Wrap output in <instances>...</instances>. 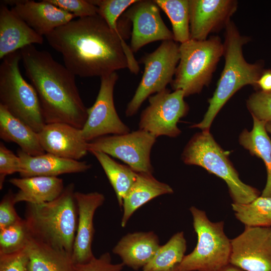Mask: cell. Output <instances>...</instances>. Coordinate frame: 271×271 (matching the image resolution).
<instances>
[{"label": "cell", "instance_id": "cell-1", "mask_svg": "<svg viewBox=\"0 0 271 271\" xmlns=\"http://www.w3.org/2000/svg\"><path fill=\"white\" fill-rule=\"evenodd\" d=\"M45 37L75 76L101 77L135 60L124 39L99 15L73 20Z\"/></svg>", "mask_w": 271, "mask_h": 271}, {"label": "cell", "instance_id": "cell-2", "mask_svg": "<svg viewBox=\"0 0 271 271\" xmlns=\"http://www.w3.org/2000/svg\"><path fill=\"white\" fill-rule=\"evenodd\" d=\"M26 76L36 90L46 124L64 123L82 129L88 117L75 75L50 53L34 45L20 50Z\"/></svg>", "mask_w": 271, "mask_h": 271}, {"label": "cell", "instance_id": "cell-3", "mask_svg": "<svg viewBox=\"0 0 271 271\" xmlns=\"http://www.w3.org/2000/svg\"><path fill=\"white\" fill-rule=\"evenodd\" d=\"M74 189L70 183L51 202L27 203L25 218L31 238L71 255L77 225Z\"/></svg>", "mask_w": 271, "mask_h": 271}, {"label": "cell", "instance_id": "cell-4", "mask_svg": "<svg viewBox=\"0 0 271 271\" xmlns=\"http://www.w3.org/2000/svg\"><path fill=\"white\" fill-rule=\"evenodd\" d=\"M246 38L240 35L233 23L226 25L223 44L225 65L214 94L203 120L192 127L209 131L214 117L227 101L240 88L246 85L257 87V81L263 71L260 63L250 64L244 59L242 46Z\"/></svg>", "mask_w": 271, "mask_h": 271}, {"label": "cell", "instance_id": "cell-5", "mask_svg": "<svg viewBox=\"0 0 271 271\" xmlns=\"http://www.w3.org/2000/svg\"><path fill=\"white\" fill-rule=\"evenodd\" d=\"M224 151L209 131L195 134L185 147L182 158L185 164L200 166L223 179L226 183L233 203H248L259 196V192L239 179L238 174Z\"/></svg>", "mask_w": 271, "mask_h": 271}, {"label": "cell", "instance_id": "cell-6", "mask_svg": "<svg viewBox=\"0 0 271 271\" xmlns=\"http://www.w3.org/2000/svg\"><path fill=\"white\" fill-rule=\"evenodd\" d=\"M189 210L197 243L175 271H215L228 264L231 244L224 232V222L211 221L204 211L195 206Z\"/></svg>", "mask_w": 271, "mask_h": 271}, {"label": "cell", "instance_id": "cell-7", "mask_svg": "<svg viewBox=\"0 0 271 271\" xmlns=\"http://www.w3.org/2000/svg\"><path fill=\"white\" fill-rule=\"evenodd\" d=\"M20 50L5 57L0 65V104L37 133L46 125L37 92L22 76Z\"/></svg>", "mask_w": 271, "mask_h": 271}, {"label": "cell", "instance_id": "cell-8", "mask_svg": "<svg viewBox=\"0 0 271 271\" xmlns=\"http://www.w3.org/2000/svg\"><path fill=\"white\" fill-rule=\"evenodd\" d=\"M179 52L172 88L182 90L185 97L198 93L209 83L223 55V44L217 36L203 41L190 39L179 45Z\"/></svg>", "mask_w": 271, "mask_h": 271}, {"label": "cell", "instance_id": "cell-9", "mask_svg": "<svg viewBox=\"0 0 271 271\" xmlns=\"http://www.w3.org/2000/svg\"><path fill=\"white\" fill-rule=\"evenodd\" d=\"M179 60V45L174 40L163 41L155 51L141 59L144 71L134 95L127 105L126 116L136 114L151 95L167 88L173 79Z\"/></svg>", "mask_w": 271, "mask_h": 271}, {"label": "cell", "instance_id": "cell-10", "mask_svg": "<svg viewBox=\"0 0 271 271\" xmlns=\"http://www.w3.org/2000/svg\"><path fill=\"white\" fill-rule=\"evenodd\" d=\"M156 139L139 129L125 134L99 137L88 142L87 149L89 152L100 151L119 159L137 173L152 174L150 155Z\"/></svg>", "mask_w": 271, "mask_h": 271}, {"label": "cell", "instance_id": "cell-11", "mask_svg": "<svg viewBox=\"0 0 271 271\" xmlns=\"http://www.w3.org/2000/svg\"><path fill=\"white\" fill-rule=\"evenodd\" d=\"M184 97L182 90L171 92L168 88L150 96L149 105L141 114L139 129L149 132L156 138L162 136H178L181 130L177 123L189 110Z\"/></svg>", "mask_w": 271, "mask_h": 271}, {"label": "cell", "instance_id": "cell-12", "mask_svg": "<svg viewBox=\"0 0 271 271\" xmlns=\"http://www.w3.org/2000/svg\"><path fill=\"white\" fill-rule=\"evenodd\" d=\"M118 78L116 72L100 77L97 96L93 105L88 108L87 119L81 129L87 142L109 134L130 132L129 128L118 115L114 104L113 91Z\"/></svg>", "mask_w": 271, "mask_h": 271}, {"label": "cell", "instance_id": "cell-13", "mask_svg": "<svg viewBox=\"0 0 271 271\" xmlns=\"http://www.w3.org/2000/svg\"><path fill=\"white\" fill-rule=\"evenodd\" d=\"M231 244L230 264L245 271H271V227L245 226Z\"/></svg>", "mask_w": 271, "mask_h": 271}, {"label": "cell", "instance_id": "cell-14", "mask_svg": "<svg viewBox=\"0 0 271 271\" xmlns=\"http://www.w3.org/2000/svg\"><path fill=\"white\" fill-rule=\"evenodd\" d=\"M124 16L132 24L130 45L132 52L155 41L174 40L173 34L165 24L154 1L138 0Z\"/></svg>", "mask_w": 271, "mask_h": 271}, {"label": "cell", "instance_id": "cell-15", "mask_svg": "<svg viewBox=\"0 0 271 271\" xmlns=\"http://www.w3.org/2000/svg\"><path fill=\"white\" fill-rule=\"evenodd\" d=\"M75 198L77 207V225L72 258L75 264H84L94 257L92 250L95 233L93 217L97 209L103 205L105 197L98 192H75Z\"/></svg>", "mask_w": 271, "mask_h": 271}, {"label": "cell", "instance_id": "cell-16", "mask_svg": "<svg viewBox=\"0 0 271 271\" xmlns=\"http://www.w3.org/2000/svg\"><path fill=\"white\" fill-rule=\"evenodd\" d=\"M237 8L232 0H189L190 39L203 41L208 35L229 22Z\"/></svg>", "mask_w": 271, "mask_h": 271}, {"label": "cell", "instance_id": "cell-17", "mask_svg": "<svg viewBox=\"0 0 271 271\" xmlns=\"http://www.w3.org/2000/svg\"><path fill=\"white\" fill-rule=\"evenodd\" d=\"M11 10L31 28L45 37L57 28L75 18L71 13L49 3L47 0L35 2L28 0L6 1Z\"/></svg>", "mask_w": 271, "mask_h": 271}, {"label": "cell", "instance_id": "cell-18", "mask_svg": "<svg viewBox=\"0 0 271 271\" xmlns=\"http://www.w3.org/2000/svg\"><path fill=\"white\" fill-rule=\"evenodd\" d=\"M38 136L46 153L79 161L88 152V142L84 139L81 129L68 124H46Z\"/></svg>", "mask_w": 271, "mask_h": 271}, {"label": "cell", "instance_id": "cell-19", "mask_svg": "<svg viewBox=\"0 0 271 271\" xmlns=\"http://www.w3.org/2000/svg\"><path fill=\"white\" fill-rule=\"evenodd\" d=\"M37 33L4 3L0 5V59L31 45L42 44Z\"/></svg>", "mask_w": 271, "mask_h": 271}, {"label": "cell", "instance_id": "cell-20", "mask_svg": "<svg viewBox=\"0 0 271 271\" xmlns=\"http://www.w3.org/2000/svg\"><path fill=\"white\" fill-rule=\"evenodd\" d=\"M17 155L21 161L19 174L22 178L58 177L64 174L84 172L91 167L85 161L66 159L49 153L33 156L20 148L17 150Z\"/></svg>", "mask_w": 271, "mask_h": 271}, {"label": "cell", "instance_id": "cell-21", "mask_svg": "<svg viewBox=\"0 0 271 271\" xmlns=\"http://www.w3.org/2000/svg\"><path fill=\"white\" fill-rule=\"evenodd\" d=\"M160 245L154 232H135L123 236L112 252L120 257L124 265L137 270L152 259Z\"/></svg>", "mask_w": 271, "mask_h": 271}, {"label": "cell", "instance_id": "cell-22", "mask_svg": "<svg viewBox=\"0 0 271 271\" xmlns=\"http://www.w3.org/2000/svg\"><path fill=\"white\" fill-rule=\"evenodd\" d=\"M9 182L19 190L15 194V203L26 202L41 204L58 198L64 189L63 181L58 177L34 176L12 178Z\"/></svg>", "mask_w": 271, "mask_h": 271}, {"label": "cell", "instance_id": "cell-23", "mask_svg": "<svg viewBox=\"0 0 271 271\" xmlns=\"http://www.w3.org/2000/svg\"><path fill=\"white\" fill-rule=\"evenodd\" d=\"M173 192L169 185L158 181L152 174L138 173L136 181L123 200L121 226H126L133 213L142 206L155 198Z\"/></svg>", "mask_w": 271, "mask_h": 271}, {"label": "cell", "instance_id": "cell-24", "mask_svg": "<svg viewBox=\"0 0 271 271\" xmlns=\"http://www.w3.org/2000/svg\"><path fill=\"white\" fill-rule=\"evenodd\" d=\"M0 138L17 144L25 153L36 156L46 153L40 143L38 133L12 115L0 104Z\"/></svg>", "mask_w": 271, "mask_h": 271}, {"label": "cell", "instance_id": "cell-25", "mask_svg": "<svg viewBox=\"0 0 271 271\" xmlns=\"http://www.w3.org/2000/svg\"><path fill=\"white\" fill-rule=\"evenodd\" d=\"M30 271H77L72 255L30 238Z\"/></svg>", "mask_w": 271, "mask_h": 271}, {"label": "cell", "instance_id": "cell-26", "mask_svg": "<svg viewBox=\"0 0 271 271\" xmlns=\"http://www.w3.org/2000/svg\"><path fill=\"white\" fill-rule=\"evenodd\" d=\"M253 125L250 131L244 130L240 144L252 155L262 160L267 172V181L261 196L271 197V140L265 128L266 122L252 116Z\"/></svg>", "mask_w": 271, "mask_h": 271}, {"label": "cell", "instance_id": "cell-27", "mask_svg": "<svg viewBox=\"0 0 271 271\" xmlns=\"http://www.w3.org/2000/svg\"><path fill=\"white\" fill-rule=\"evenodd\" d=\"M103 169L116 196L120 208L123 199L136 181L138 173L128 166L119 164L110 156L100 151H91Z\"/></svg>", "mask_w": 271, "mask_h": 271}, {"label": "cell", "instance_id": "cell-28", "mask_svg": "<svg viewBox=\"0 0 271 271\" xmlns=\"http://www.w3.org/2000/svg\"><path fill=\"white\" fill-rule=\"evenodd\" d=\"M186 247L184 232L175 233L160 245L152 259L142 268L143 271H166L174 268L183 260Z\"/></svg>", "mask_w": 271, "mask_h": 271}, {"label": "cell", "instance_id": "cell-29", "mask_svg": "<svg viewBox=\"0 0 271 271\" xmlns=\"http://www.w3.org/2000/svg\"><path fill=\"white\" fill-rule=\"evenodd\" d=\"M232 210L240 222L249 227H271V197L259 196L246 204L233 203Z\"/></svg>", "mask_w": 271, "mask_h": 271}, {"label": "cell", "instance_id": "cell-30", "mask_svg": "<svg viewBox=\"0 0 271 271\" xmlns=\"http://www.w3.org/2000/svg\"><path fill=\"white\" fill-rule=\"evenodd\" d=\"M169 17L174 40L181 44L190 39L189 0H155Z\"/></svg>", "mask_w": 271, "mask_h": 271}, {"label": "cell", "instance_id": "cell-31", "mask_svg": "<svg viewBox=\"0 0 271 271\" xmlns=\"http://www.w3.org/2000/svg\"><path fill=\"white\" fill-rule=\"evenodd\" d=\"M31 236L25 219L0 230V254L19 251L27 246Z\"/></svg>", "mask_w": 271, "mask_h": 271}, {"label": "cell", "instance_id": "cell-32", "mask_svg": "<svg viewBox=\"0 0 271 271\" xmlns=\"http://www.w3.org/2000/svg\"><path fill=\"white\" fill-rule=\"evenodd\" d=\"M138 0H89L97 7V14L106 22L114 32L121 36L123 35L118 26V21L123 12Z\"/></svg>", "mask_w": 271, "mask_h": 271}, {"label": "cell", "instance_id": "cell-33", "mask_svg": "<svg viewBox=\"0 0 271 271\" xmlns=\"http://www.w3.org/2000/svg\"><path fill=\"white\" fill-rule=\"evenodd\" d=\"M252 116L265 122L271 121V92L257 91L247 102Z\"/></svg>", "mask_w": 271, "mask_h": 271}, {"label": "cell", "instance_id": "cell-34", "mask_svg": "<svg viewBox=\"0 0 271 271\" xmlns=\"http://www.w3.org/2000/svg\"><path fill=\"white\" fill-rule=\"evenodd\" d=\"M49 3L72 14L75 18H83L98 15L97 7L89 0H47Z\"/></svg>", "mask_w": 271, "mask_h": 271}, {"label": "cell", "instance_id": "cell-35", "mask_svg": "<svg viewBox=\"0 0 271 271\" xmlns=\"http://www.w3.org/2000/svg\"><path fill=\"white\" fill-rule=\"evenodd\" d=\"M30 263L27 246L15 252L0 254V271H30Z\"/></svg>", "mask_w": 271, "mask_h": 271}, {"label": "cell", "instance_id": "cell-36", "mask_svg": "<svg viewBox=\"0 0 271 271\" xmlns=\"http://www.w3.org/2000/svg\"><path fill=\"white\" fill-rule=\"evenodd\" d=\"M21 161L18 155L0 143V189H3L7 176L20 171Z\"/></svg>", "mask_w": 271, "mask_h": 271}, {"label": "cell", "instance_id": "cell-37", "mask_svg": "<svg viewBox=\"0 0 271 271\" xmlns=\"http://www.w3.org/2000/svg\"><path fill=\"white\" fill-rule=\"evenodd\" d=\"M75 265L77 271H121L124 266L122 262L113 263L108 252L102 254L98 258L94 256L87 263Z\"/></svg>", "mask_w": 271, "mask_h": 271}, {"label": "cell", "instance_id": "cell-38", "mask_svg": "<svg viewBox=\"0 0 271 271\" xmlns=\"http://www.w3.org/2000/svg\"><path fill=\"white\" fill-rule=\"evenodd\" d=\"M15 194L10 190L0 203V230L15 223L22 218L17 214L15 208Z\"/></svg>", "mask_w": 271, "mask_h": 271}, {"label": "cell", "instance_id": "cell-39", "mask_svg": "<svg viewBox=\"0 0 271 271\" xmlns=\"http://www.w3.org/2000/svg\"><path fill=\"white\" fill-rule=\"evenodd\" d=\"M257 87L262 91L271 92V70H263L257 81Z\"/></svg>", "mask_w": 271, "mask_h": 271}, {"label": "cell", "instance_id": "cell-40", "mask_svg": "<svg viewBox=\"0 0 271 271\" xmlns=\"http://www.w3.org/2000/svg\"><path fill=\"white\" fill-rule=\"evenodd\" d=\"M215 271H243L241 269L230 263Z\"/></svg>", "mask_w": 271, "mask_h": 271}, {"label": "cell", "instance_id": "cell-41", "mask_svg": "<svg viewBox=\"0 0 271 271\" xmlns=\"http://www.w3.org/2000/svg\"><path fill=\"white\" fill-rule=\"evenodd\" d=\"M265 128L267 132L271 136V121L266 122Z\"/></svg>", "mask_w": 271, "mask_h": 271}, {"label": "cell", "instance_id": "cell-42", "mask_svg": "<svg viewBox=\"0 0 271 271\" xmlns=\"http://www.w3.org/2000/svg\"><path fill=\"white\" fill-rule=\"evenodd\" d=\"M166 271H175V269H174V268L171 269H170V270H166Z\"/></svg>", "mask_w": 271, "mask_h": 271}]
</instances>
